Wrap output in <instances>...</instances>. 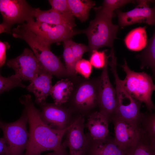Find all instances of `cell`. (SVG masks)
I'll return each instance as SVG.
<instances>
[{"label":"cell","mask_w":155,"mask_h":155,"mask_svg":"<svg viewBox=\"0 0 155 155\" xmlns=\"http://www.w3.org/2000/svg\"><path fill=\"white\" fill-rule=\"evenodd\" d=\"M155 34L147 42L143 51L136 57L141 62L140 68L147 67L152 69L153 75L155 73Z\"/></svg>","instance_id":"cell-23"},{"label":"cell","mask_w":155,"mask_h":155,"mask_svg":"<svg viewBox=\"0 0 155 155\" xmlns=\"http://www.w3.org/2000/svg\"><path fill=\"white\" fill-rule=\"evenodd\" d=\"M33 16L36 21L54 25H64L73 29L76 26L74 16L71 13H62L51 8L43 10L34 8Z\"/></svg>","instance_id":"cell-18"},{"label":"cell","mask_w":155,"mask_h":155,"mask_svg":"<svg viewBox=\"0 0 155 155\" xmlns=\"http://www.w3.org/2000/svg\"><path fill=\"white\" fill-rule=\"evenodd\" d=\"M40 155H63L57 152L53 151L52 152L48 153L47 154L44 155H42L41 154Z\"/></svg>","instance_id":"cell-36"},{"label":"cell","mask_w":155,"mask_h":155,"mask_svg":"<svg viewBox=\"0 0 155 155\" xmlns=\"http://www.w3.org/2000/svg\"><path fill=\"white\" fill-rule=\"evenodd\" d=\"M108 59L106 60L100 76L98 106L99 111L110 121L114 115L116 106V98L115 89L111 84L108 76Z\"/></svg>","instance_id":"cell-13"},{"label":"cell","mask_w":155,"mask_h":155,"mask_svg":"<svg viewBox=\"0 0 155 155\" xmlns=\"http://www.w3.org/2000/svg\"><path fill=\"white\" fill-rule=\"evenodd\" d=\"M74 86L72 82L67 78L62 79L52 86L50 95L55 104L61 105L69 99Z\"/></svg>","instance_id":"cell-20"},{"label":"cell","mask_w":155,"mask_h":155,"mask_svg":"<svg viewBox=\"0 0 155 155\" xmlns=\"http://www.w3.org/2000/svg\"><path fill=\"white\" fill-rule=\"evenodd\" d=\"M139 127L142 134L151 146L155 148V114L150 112L143 113L139 123Z\"/></svg>","instance_id":"cell-24"},{"label":"cell","mask_w":155,"mask_h":155,"mask_svg":"<svg viewBox=\"0 0 155 155\" xmlns=\"http://www.w3.org/2000/svg\"><path fill=\"white\" fill-rule=\"evenodd\" d=\"M109 121L107 118L100 111L90 113L88 118L86 125L91 138L96 140L107 137Z\"/></svg>","instance_id":"cell-19"},{"label":"cell","mask_w":155,"mask_h":155,"mask_svg":"<svg viewBox=\"0 0 155 155\" xmlns=\"http://www.w3.org/2000/svg\"><path fill=\"white\" fill-rule=\"evenodd\" d=\"M48 1L51 8L58 12L65 14L71 13L67 0H49Z\"/></svg>","instance_id":"cell-32"},{"label":"cell","mask_w":155,"mask_h":155,"mask_svg":"<svg viewBox=\"0 0 155 155\" xmlns=\"http://www.w3.org/2000/svg\"><path fill=\"white\" fill-rule=\"evenodd\" d=\"M9 148L5 139L0 138V155H9Z\"/></svg>","instance_id":"cell-34"},{"label":"cell","mask_w":155,"mask_h":155,"mask_svg":"<svg viewBox=\"0 0 155 155\" xmlns=\"http://www.w3.org/2000/svg\"><path fill=\"white\" fill-rule=\"evenodd\" d=\"M69 41L70 46L76 63L82 59L84 53L89 52L88 46L76 43L71 39H69Z\"/></svg>","instance_id":"cell-31"},{"label":"cell","mask_w":155,"mask_h":155,"mask_svg":"<svg viewBox=\"0 0 155 155\" xmlns=\"http://www.w3.org/2000/svg\"><path fill=\"white\" fill-rule=\"evenodd\" d=\"M126 155H155V148L141 133L136 143L127 150Z\"/></svg>","instance_id":"cell-25"},{"label":"cell","mask_w":155,"mask_h":155,"mask_svg":"<svg viewBox=\"0 0 155 155\" xmlns=\"http://www.w3.org/2000/svg\"><path fill=\"white\" fill-rule=\"evenodd\" d=\"M28 121L24 110L20 117L15 122L7 123L0 121V128L9 148V155H23L29 138L27 129Z\"/></svg>","instance_id":"cell-5"},{"label":"cell","mask_w":155,"mask_h":155,"mask_svg":"<svg viewBox=\"0 0 155 155\" xmlns=\"http://www.w3.org/2000/svg\"><path fill=\"white\" fill-rule=\"evenodd\" d=\"M135 1L128 0H104L102 6L98 7L104 14L112 18L114 16V11L127 4L135 3Z\"/></svg>","instance_id":"cell-27"},{"label":"cell","mask_w":155,"mask_h":155,"mask_svg":"<svg viewBox=\"0 0 155 155\" xmlns=\"http://www.w3.org/2000/svg\"><path fill=\"white\" fill-rule=\"evenodd\" d=\"M137 3L133 9L126 12L117 10V13L119 25L125 27L136 23H145L154 25L155 23V8L150 7L152 1L137 0Z\"/></svg>","instance_id":"cell-14"},{"label":"cell","mask_w":155,"mask_h":155,"mask_svg":"<svg viewBox=\"0 0 155 155\" xmlns=\"http://www.w3.org/2000/svg\"><path fill=\"white\" fill-rule=\"evenodd\" d=\"M69 40L63 42V57L65 65V67L68 75L73 76L76 73L75 70L76 62L70 46Z\"/></svg>","instance_id":"cell-26"},{"label":"cell","mask_w":155,"mask_h":155,"mask_svg":"<svg viewBox=\"0 0 155 155\" xmlns=\"http://www.w3.org/2000/svg\"><path fill=\"white\" fill-rule=\"evenodd\" d=\"M127 152L116 142L114 138L109 135L96 140H92L89 135L88 155H126Z\"/></svg>","instance_id":"cell-16"},{"label":"cell","mask_w":155,"mask_h":155,"mask_svg":"<svg viewBox=\"0 0 155 155\" xmlns=\"http://www.w3.org/2000/svg\"><path fill=\"white\" fill-rule=\"evenodd\" d=\"M146 28V26L137 28L127 34L124 39V42L129 49L138 51L145 48L148 42Z\"/></svg>","instance_id":"cell-21"},{"label":"cell","mask_w":155,"mask_h":155,"mask_svg":"<svg viewBox=\"0 0 155 155\" xmlns=\"http://www.w3.org/2000/svg\"><path fill=\"white\" fill-rule=\"evenodd\" d=\"M126 74L125 78L121 80V84L126 91L133 98L144 102L150 112L155 108L151 96L155 90L152 77L144 72H137L131 70L125 59L121 66Z\"/></svg>","instance_id":"cell-4"},{"label":"cell","mask_w":155,"mask_h":155,"mask_svg":"<svg viewBox=\"0 0 155 155\" xmlns=\"http://www.w3.org/2000/svg\"><path fill=\"white\" fill-rule=\"evenodd\" d=\"M84 119L79 115L66 132V138L62 145L69 149V155H86L89 143L88 134L84 133Z\"/></svg>","instance_id":"cell-12"},{"label":"cell","mask_w":155,"mask_h":155,"mask_svg":"<svg viewBox=\"0 0 155 155\" xmlns=\"http://www.w3.org/2000/svg\"><path fill=\"white\" fill-rule=\"evenodd\" d=\"M114 125L116 142L127 151L137 142L141 135L139 125L116 117L111 119Z\"/></svg>","instance_id":"cell-15"},{"label":"cell","mask_w":155,"mask_h":155,"mask_svg":"<svg viewBox=\"0 0 155 155\" xmlns=\"http://www.w3.org/2000/svg\"><path fill=\"white\" fill-rule=\"evenodd\" d=\"M100 80V77L86 80L79 85L74 92L69 109L83 115L98 106Z\"/></svg>","instance_id":"cell-7"},{"label":"cell","mask_w":155,"mask_h":155,"mask_svg":"<svg viewBox=\"0 0 155 155\" xmlns=\"http://www.w3.org/2000/svg\"><path fill=\"white\" fill-rule=\"evenodd\" d=\"M41 105L40 112L41 119L51 128L63 130L69 127L76 120L73 117V113L69 109L55 103H44Z\"/></svg>","instance_id":"cell-11"},{"label":"cell","mask_w":155,"mask_h":155,"mask_svg":"<svg viewBox=\"0 0 155 155\" xmlns=\"http://www.w3.org/2000/svg\"><path fill=\"white\" fill-rule=\"evenodd\" d=\"M94 8L95 17L90 22L88 28L83 30L88 39L89 52L106 46L113 48V42L116 38L119 26L114 24L112 18L102 12L98 7Z\"/></svg>","instance_id":"cell-3"},{"label":"cell","mask_w":155,"mask_h":155,"mask_svg":"<svg viewBox=\"0 0 155 155\" xmlns=\"http://www.w3.org/2000/svg\"><path fill=\"white\" fill-rule=\"evenodd\" d=\"M7 65L15 71L21 80L31 81L44 70L32 51L25 48L18 57L7 60Z\"/></svg>","instance_id":"cell-9"},{"label":"cell","mask_w":155,"mask_h":155,"mask_svg":"<svg viewBox=\"0 0 155 155\" xmlns=\"http://www.w3.org/2000/svg\"><path fill=\"white\" fill-rule=\"evenodd\" d=\"M71 13L81 22L86 21L89 16L91 9L95 2L90 0H67Z\"/></svg>","instance_id":"cell-22"},{"label":"cell","mask_w":155,"mask_h":155,"mask_svg":"<svg viewBox=\"0 0 155 155\" xmlns=\"http://www.w3.org/2000/svg\"><path fill=\"white\" fill-rule=\"evenodd\" d=\"M113 74L115 79L116 98V106L113 117L139 124L143 114L140 112L142 102L133 98L126 91L116 71Z\"/></svg>","instance_id":"cell-6"},{"label":"cell","mask_w":155,"mask_h":155,"mask_svg":"<svg viewBox=\"0 0 155 155\" xmlns=\"http://www.w3.org/2000/svg\"><path fill=\"white\" fill-rule=\"evenodd\" d=\"M12 35L28 43L44 70L57 77L68 75L65 66L59 59L51 51L50 45L31 31L26 23L13 28Z\"/></svg>","instance_id":"cell-2"},{"label":"cell","mask_w":155,"mask_h":155,"mask_svg":"<svg viewBox=\"0 0 155 155\" xmlns=\"http://www.w3.org/2000/svg\"></svg>","instance_id":"cell-37"},{"label":"cell","mask_w":155,"mask_h":155,"mask_svg":"<svg viewBox=\"0 0 155 155\" xmlns=\"http://www.w3.org/2000/svg\"><path fill=\"white\" fill-rule=\"evenodd\" d=\"M20 101L25 107L29 125L28 141L23 155H40L43 152L51 151L66 155L62 140L74 122L64 130L52 129L41 119L40 111L35 107L30 95L22 96Z\"/></svg>","instance_id":"cell-1"},{"label":"cell","mask_w":155,"mask_h":155,"mask_svg":"<svg viewBox=\"0 0 155 155\" xmlns=\"http://www.w3.org/2000/svg\"><path fill=\"white\" fill-rule=\"evenodd\" d=\"M34 9L26 0H0L3 23L10 27L14 24L33 19Z\"/></svg>","instance_id":"cell-10"},{"label":"cell","mask_w":155,"mask_h":155,"mask_svg":"<svg viewBox=\"0 0 155 155\" xmlns=\"http://www.w3.org/2000/svg\"><path fill=\"white\" fill-rule=\"evenodd\" d=\"M10 47V46L8 42L0 40V68L5 63L6 51Z\"/></svg>","instance_id":"cell-33"},{"label":"cell","mask_w":155,"mask_h":155,"mask_svg":"<svg viewBox=\"0 0 155 155\" xmlns=\"http://www.w3.org/2000/svg\"><path fill=\"white\" fill-rule=\"evenodd\" d=\"M17 87L25 88L26 86L22 83L21 79L16 75L6 78L0 74V95L3 92Z\"/></svg>","instance_id":"cell-28"},{"label":"cell","mask_w":155,"mask_h":155,"mask_svg":"<svg viewBox=\"0 0 155 155\" xmlns=\"http://www.w3.org/2000/svg\"><path fill=\"white\" fill-rule=\"evenodd\" d=\"M52 78L51 74L44 70L38 76L30 81L26 87L28 91L34 94L35 102L37 104H42L45 103L46 98L50 94Z\"/></svg>","instance_id":"cell-17"},{"label":"cell","mask_w":155,"mask_h":155,"mask_svg":"<svg viewBox=\"0 0 155 155\" xmlns=\"http://www.w3.org/2000/svg\"><path fill=\"white\" fill-rule=\"evenodd\" d=\"M106 51L94 50L92 51L89 61L92 66L97 69L103 67L106 60L109 57V55L108 56L106 55Z\"/></svg>","instance_id":"cell-29"},{"label":"cell","mask_w":155,"mask_h":155,"mask_svg":"<svg viewBox=\"0 0 155 155\" xmlns=\"http://www.w3.org/2000/svg\"><path fill=\"white\" fill-rule=\"evenodd\" d=\"M29 28L50 45L53 43L70 39L74 36L83 32L61 25L49 24L35 21L32 19L26 23Z\"/></svg>","instance_id":"cell-8"},{"label":"cell","mask_w":155,"mask_h":155,"mask_svg":"<svg viewBox=\"0 0 155 155\" xmlns=\"http://www.w3.org/2000/svg\"><path fill=\"white\" fill-rule=\"evenodd\" d=\"M75 70L86 79H88L92 71V66L89 61L82 59L77 61L75 65Z\"/></svg>","instance_id":"cell-30"},{"label":"cell","mask_w":155,"mask_h":155,"mask_svg":"<svg viewBox=\"0 0 155 155\" xmlns=\"http://www.w3.org/2000/svg\"><path fill=\"white\" fill-rule=\"evenodd\" d=\"M11 32V27L5 24H0V34L3 32L10 33Z\"/></svg>","instance_id":"cell-35"}]
</instances>
